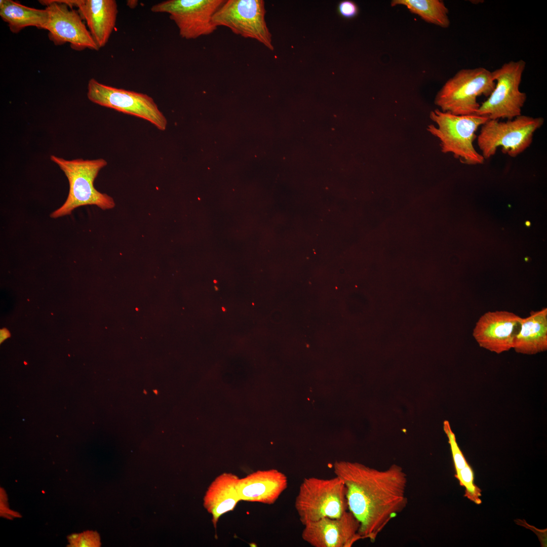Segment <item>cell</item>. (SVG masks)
Wrapping results in <instances>:
<instances>
[{
    "label": "cell",
    "instance_id": "cell-25",
    "mask_svg": "<svg viewBox=\"0 0 547 547\" xmlns=\"http://www.w3.org/2000/svg\"><path fill=\"white\" fill-rule=\"evenodd\" d=\"M222 309H223V311H225V309H224V307H222Z\"/></svg>",
    "mask_w": 547,
    "mask_h": 547
},
{
    "label": "cell",
    "instance_id": "cell-16",
    "mask_svg": "<svg viewBox=\"0 0 547 547\" xmlns=\"http://www.w3.org/2000/svg\"><path fill=\"white\" fill-rule=\"evenodd\" d=\"M239 478L231 473H224L212 482L204 497V506L212 515L214 527L219 518L233 510L240 498L237 491Z\"/></svg>",
    "mask_w": 547,
    "mask_h": 547
},
{
    "label": "cell",
    "instance_id": "cell-11",
    "mask_svg": "<svg viewBox=\"0 0 547 547\" xmlns=\"http://www.w3.org/2000/svg\"><path fill=\"white\" fill-rule=\"evenodd\" d=\"M48 19L44 29L48 31L49 40L55 45L69 43L75 51L86 49L98 51L99 48L87 28L78 11L55 0H42Z\"/></svg>",
    "mask_w": 547,
    "mask_h": 547
},
{
    "label": "cell",
    "instance_id": "cell-7",
    "mask_svg": "<svg viewBox=\"0 0 547 547\" xmlns=\"http://www.w3.org/2000/svg\"><path fill=\"white\" fill-rule=\"evenodd\" d=\"M525 67L526 62L521 59L505 63L491 71L495 87L488 99L480 104L476 114L491 120H507L521 115L527 95L519 87Z\"/></svg>",
    "mask_w": 547,
    "mask_h": 547
},
{
    "label": "cell",
    "instance_id": "cell-21",
    "mask_svg": "<svg viewBox=\"0 0 547 547\" xmlns=\"http://www.w3.org/2000/svg\"><path fill=\"white\" fill-rule=\"evenodd\" d=\"M443 429L448 439L455 472H456L464 467L468 463L458 445L455 435L453 432L448 421L445 420L444 421Z\"/></svg>",
    "mask_w": 547,
    "mask_h": 547
},
{
    "label": "cell",
    "instance_id": "cell-18",
    "mask_svg": "<svg viewBox=\"0 0 547 547\" xmlns=\"http://www.w3.org/2000/svg\"><path fill=\"white\" fill-rule=\"evenodd\" d=\"M0 16L13 33H18L28 26L44 29L48 19L45 9H37L12 0H1Z\"/></svg>",
    "mask_w": 547,
    "mask_h": 547
},
{
    "label": "cell",
    "instance_id": "cell-13",
    "mask_svg": "<svg viewBox=\"0 0 547 547\" xmlns=\"http://www.w3.org/2000/svg\"><path fill=\"white\" fill-rule=\"evenodd\" d=\"M359 527V522L347 511L339 518H323L305 524L301 537L314 547H351L362 539Z\"/></svg>",
    "mask_w": 547,
    "mask_h": 547
},
{
    "label": "cell",
    "instance_id": "cell-19",
    "mask_svg": "<svg viewBox=\"0 0 547 547\" xmlns=\"http://www.w3.org/2000/svg\"><path fill=\"white\" fill-rule=\"evenodd\" d=\"M390 5L404 6L425 22L443 28L448 27L450 24L449 10L441 0H393Z\"/></svg>",
    "mask_w": 547,
    "mask_h": 547
},
{
    "label": "cell",
    "instance_id": "cell-9",
    "mask_svg": "<svg viewBox=\"0 0 547 547\" xmlns=\"http://www.w3.org/2000/svg\"><path fill=\"white\" fill-rule=\"evenodd\" d=\"M262 0H227L213 17L217 26H225L234 33L255 40L273 51L272 35L265 20Z\"/></svg>",
    "mask_w": 547,
    "mask_h": 547
},
{
    "label": "cell",
    "instance_id": "cell-22",
    "mask_svg": "<svg viewBox=\"0 0 547 547\" xmlns=\"http://www.w3.org/2000/svg\"><path fill=\"white\" fill-rule=\"evenodd\" d=\"M70 541L80 547L98 546L100 539L98 534L94 532H87L81 534H73L69 537Z\"/></svg>",
    "mask_w": 547,
    "mask_h": 547
},
{
    "label": "cell",
    "instance_id": "cell-1",
    "mask_svg": "<svg viewBox=\"0 0 547 547\" xmlns=\"http://www.w3.org/2000/svg\"><path fill=\"white\" fill-rule=\"evenodd\" d=\"M333 470L346 487L348 511L359 522L362 539L374 542L407 505L406 474L396 464L379 470L343 460L336 461Z\"/></svg>",
    "mask_w": 547,
    "mask_h": 547
},
{
    "label": "cell",
    "instance_id": "cell-23",
    "mask_svg": "<svg viewBox=\"0 0 547 547\" xmlns=\"http://www.w3.org/2000/svg\"><path fill=\"white\" fill-rule=\"evenodd\" d=\"M337 11L341 17L351 19L358 15L359 8L357 4L353 1H343L338 4Z\"/></svg>",
    "mask_w": 547,
    "mask_h": 547
},
{
    "label": "cell",
    "instance_id": "cell-5",
    "mask_svg": "<svg viewBox=\"0 0 547 547\" xmlns=\"http://www.w3.org/2000/svg\"><path fill=\"white\" fill-rule=\"evenodd\" d=\"M495 86L491 71L479 67L459 70L437 94L435 104L441 111L457 115L476 114L478 97L489 96Z\"/></svg>",
    "mask_w": 547,
    "mask_h": 547
},
{
    "label": "cell",
    "instance_id": "cell-10",
    "mask_svg": "<svg viewBox=\"0 0 547 547\" xmlns=\"http://www.w3.org/2000/svg\"><path fill=\"white\" fill-rule=\"evenodd\" d=\"M225 0H167L151 8L154 13H167L177 26L180 36L196 39L214 32L213 17Z\"/></svg>",
    "mask_w": 547,
    "mask_h": 547
},
{
    "label": "cell",
    "instance_id": "cell-15",
    "mask_svg": "<svg viewBox=\"0 0 547 547\" xmlns=\"http://www.w3.org/2000/svg\"><path fill=\"white\" fill-rule=\"evenodd\" d=\"M287 486L286 476L273 468L257 471L240 479L237 488L241 500L272 504Z\"/></svg>",
    "mask_w": 547,
    "mask_h": 547
},
{
    "label": "cell",
    "instance_id": "cell-20",
    "mask_svg": "<svg viewBox=\"0 0 547 547\" xmlns=\"http://www.w3.org/2000/svg\"><path fill=\"white\" fill-rule=\"evenodd\" d=\"M455 477L458 480L460 485L465 488L464 496L475 503L480 504L482 502L480 498L481 490L474 483V472L468 463L456 472Z\"/></svg>",
    "mask_w": 547,
    "mask_h": 547
},
{
    "label": "cell",
    "instance_id": "cell-24",
    "mask_svg": "<svg viewBox=\"0 0 547 547\" xmlns=\"http://www.w3.org/2000/svg\"><path fill=\"white\" fill-rule=\"evenodd\" d=\"M10 333L9 331L6 329H3L1 330V340L3 341L4 339L9 337Z\"/></svg>",
    "mask_w": 547,
    "mask_h": 547
},
{
    "label": "cell",
    "instance_id": "cell-8",
    "mask_svg": "<svg viewBox=\"0 0 547 547\" xmlns=\"http://www.w3.org/2000/svg\"><path fill=\"white\" fill-rule=\"evenodd\" d=\"M87 97L91 102L149 122L164 131L167 119L149 96L139 92L109 86L91 79L87 87Z\"/></svg>",
    "mask_w": 547,
    "mask_h": 547
},
{
    "label": "cell",
    "instance_id": "cell-3",
    "mask_svg": "<svg viewBox=\"0 0 547 547\" xmlns=\"http://www.w3.org/2000/svg\"><path fill=\"white\" fill-rule=\"evenodd\" d=\"M436 125H429L427 131L440 141L441 151L451 153L463 164L482 165L485 161L474 146L478 128L489 119L487 116L471 114L457 115L436 109L430 112Z\"/></svg>",
    "mask_w": 547,
    "mask_h": 547
},
{
    "label": "cell",
    "instance_id": "cell-6",
    "mask_svg": "<svg viewBox=\"0 0 547 547\" xmlns=\"http://www.w3.org/2000/svg\"><path fill=\"white\" fill-rule=\"evenodd\" d=\"M543 123L542 118L522 114L505 122L489 119L477 137L481 154L485 160L490 159L501 147L503 153L516 157L531 145L534 133Z\"/></svg>",
    "mask_w": 547,
    "mask_h": 547
},
{
    "label": "cell",
    "instance_id": "cell-12",
    "mask_svg": "<svg viewBox=\"0 0 547 547\" xmlns=\"http://www.w3.org/2000/svg\"><path fill=\"white\" fill-rule=\"evenodd\" d=\"M522 318L505 310L488 311L481 316L473 329V336L482 348L496 354L513 347Z\"/></svg>",
    "mask_w": 547,
    "mask_h": 547
},
{
    "label": "cell",
    "instance_id": "cell-2",
    "mask_svg": "<svg viewBox=\"0 0 547 547\" xmlns=\"http://www.w3.org/2000/svg\"><path fill=\"white\" fill-rule=\"evenodd\" d=\"M51 160L56 164L67 177L69 189L64 203L50 215L57 218L71 214L77 207L96 205L102 210L110 209L115 206L113 199L96 189L94 182L101 169L107 165L103 159L67 160L54 155Z\"/></svg>",
    "mask_w": 547,
    "mask_h": 547
},
{
    "label": "cell",
    "instance_id": "cell-17",
    "mask_svg": "<svg viewBox=\"0 0 547 547\" xmlns=\"http://www.w3.org/2000/svg\"><path fill=\"white\" fill-rule=\"evenodd\" d=\"M513 349L524 355H535L547 349V308L532 311L522 319L515 336Z\"/></svg>",
    "mask_w": 547,
    "mask_h": 547
},
{
    "label": "cell",
    "instance_id": "cell-14",
    "mask_svg": "<svg viewBox=\"0 0 547 547\" xmlns=\"http://www.w3.org/2000/svg\"><path fill=\"white\" fill-rule=\"evenodd\" d=\"M70 8L75 7L86 21L94 41L100 49L107 43L116 24L118 13L114 0H65Z\"/></svg>",
    "mask_w": 547,
    "mask_h": 547
},
{
    "label": "cell",
    "instance_id": "cell-4",
    "mask_svg": "<svg viewBox=\"0 0 547 547\" xmlns=\"http://www.w3.org/2000/svg\"><path fill=\"white\" fill-rule=\"evenodd\" d=\"M294 505L303 526L323 518H339L348 511L346 487L336 476L326 479L305 478L300 484Z\"/></svg>",
    "mask_w": 547,
    "mask_h": 547
}]
</instances>
